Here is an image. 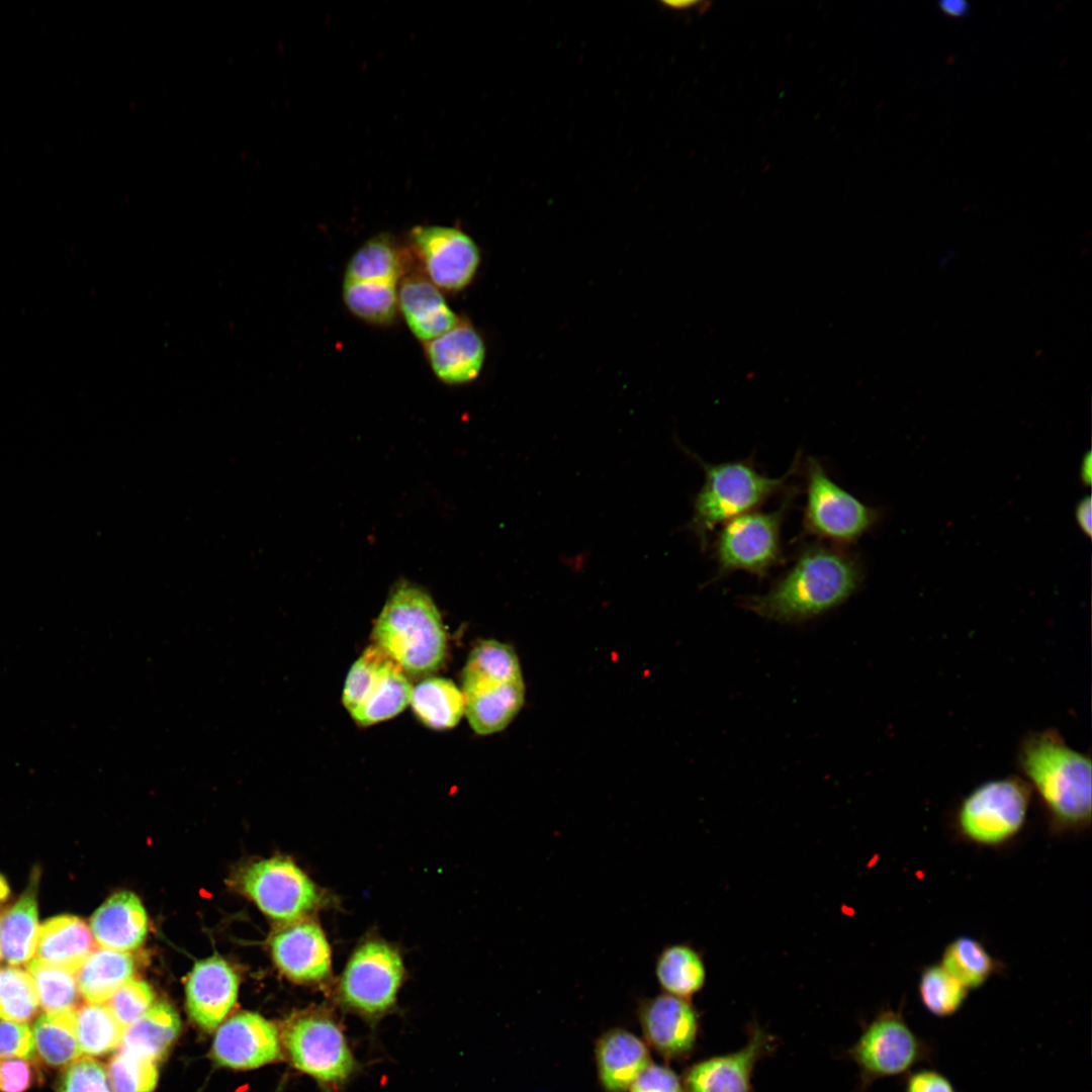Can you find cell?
<instances>
[{"mask_svg": "<svg viewBox=\"0 0 1092 1092\" xmlns=\"http://www.w3.org/2000/svg\"><path fill=\"white\" fill-rule=\"evenodd\" d=\"M628 1092H685L678 1075L664 1065L650 1063L634 1080Z\"/></svg>", "mask_w": 1092, "mask_h": 1092, "instance_id": "41", "label": "cell"}, {"mask_svg": "<svg viewBox=\"0 0 1092 1092\" xmlns=\"http://www.w3.org/2000/svg\"><path fill=\"white\" fill-rule=\"evenodd\" d=\"M464 713L480 735L505 729L525 702V685L514 648L497 640H480L462 671Z\"/></svg>", "mask_w": 1092, "mask_h": 1092, "instance_id": "5", "label": "cell"}, {"mask_svg": "<svg viewBox=\"0 0 1092 1092\" xmlns=\"http://www.w3.org/2000/svg\"><path fill=\"white\" fill-rule=\"evenodd\" d=\"M211 1054L223 1067L237 1070L262 1067L281 1057L279 1030L257 1013H237L218 1026Z\"/></svg>", "mask_w": 1092, "mask_h": 1092, "instance_id": "19", "label": "cell"}, {"mask_svg": "<svg viewBox=\"0 0 1092 1092\" xmlns=\"http://www.w3.org/2000/svg\"><path fill=\"white\" fill-rule=\"evenodd\" d=\"M135 973V961L126 951L94 949L76 972L79 993L92 1003H103Z\"/></svg>", "mask_w": 1092, "mask_h": 1092, "instance_id": "27", "label": "cell"}, {"mask_svg": "<svg viewBox=\"0 0 1092 1092\" xmlns=\"http://www.w3.org/2000/svg\"><path fill=\"white\" fill-rule=\"evenodd\" d=\"M180 1029L176 1010L166 1002H158L124 1028L119 1046L157 1062L176 1040Z\"/></svg>", "mask_w": 1092, "mask_h": 1092, "instance_id": "28", "label": "cell"}, {"mask_svg": "<svg viewBox=\"0 0 1092 1092\" xmlns=\"http://www.w3.org/2000/svg\"><path fill=\"white\" fill-rule=\"evenodd\" d=\"M277 969L299 984H325L331 977L332 952L322 927L302 918L283 923L270 938Z\"/></svg>", "mask_w": 1092, "mask_h": 1092, "instance_id": "17", "label": "cell"}, {"mask_svg": "<svg viewBox=\"0 0 1092 1092\" xmlns=\"http://www.w3.org/2000/svg\"><path fill=\"white\" fill-rule=\"evenodd\" d=\"M1016 765L1053 820L1066 828L1091 821L1092 764L1054 728L1028 732L1019 742Z\"/></svg>", "mask_w": 1092, "mask_h": 1092, "instance_id": "2", "label": "cell"}, {"mask_svg": "<svg viewBox=\"0 0 1092 1092\" xmlns=\"http://www.w3.org/2000/svg\"><path fill=\"white\" fill-rule=\"evenodd\" d=\"M56 1092H113L107 1070L91 1057H81L67 1066L57 1084Z\"/></svg>", "mask_w": 1092, "mask_h": 1092, "instance_id": "39", "label": "cell"}, {"mask_svg": "<svg viewBox=\"0 0 1092 1092\" xmlns=\"http://www.w3.org/2000/svg\"><path fill=\"white\" fill-rule=\"evenodd\" d=\"M1031 788L1022 779L1009 776L976 787L962 802L958 823L962 832L981 844H998L1015 835L1023 826Z\"/></svg>", "mask_w": 1092, "mask_h": 1092, "instance_id": "14", "label": "cell"}, {"mask_svg": "<svg viewBox=\"0 0 1092 1092\" xmlns=\"http://www.w3.org/2000/svg\"><path fill=\"white\" fill-rule=\"evenodd\" d=\"M428 278L446 290H459L474 277L480 261L475 242L459 229L428 225L412 232Z\"/></svg>", "mask_w": 1092, "mask_h": 1092, "instance_id": "16", "label": "cell"}, {"mask_svg": "<svg viewBox=\"0 0 1092 1092\" xmlns=\"http://www.w3.org/2000/svg\"><path fill=\"white\" fill-rule=\"evenodd\" d=\"M30 1059L9 1058L0 1060V1092H24L35 1078Z\"/></svg>", "mask_w": 1092, "mask_h": 1092, "instance_id": "42", "label": "cell"}, {"mask_svg": "<svg viewBox=\"0 0 1092 1092\" xmlns=\"http://www.w3.org/2000/svg\"><path fill=\"white\" fill-rule=\"evenodd\" d=\"M862 579L857 557L822 541L805 545L793 564L762 595L741 600V607L767 620L799 623L847 601Z\"/></svg>", "mask_w": 1092, "mask_h": 1092, "instance_id": "1", "label": "cell"}, {"mask_svg": "<svg viewBox=\"0 0 1092 1092\" xmlns=\"http://www.w3.org/2000/svg\"><path fill=\"white\" fill-rule=\"evenodd\" d=\"M404 967L395 947L368 939L351 954L336 988L338 1002L366 1019H378L395 1005Z\"/></svg>", "mask_w": 1092, "mask_h": 1092, "instance_id": "10", "label": "cell"}, {"mask_svg": "<svg viewBox=\"0 0 1092 1092\" xmlns=\"http://www.w3.org/2000/svg\"><path fill=\"white\" fill-rule=\"evenodd\" d=\"M113 1092H153L159 1078L156 1062L119 1049L107 1067Z\"/></svg>", "mask_w": 1092, "mask_h": 1092, "instance_id": "37", "label": "cell"}, {"mask_svg": "<svg viewBox=\"0 0 1092 1092\" xmlns=\"http://www.w3.org/2000/svg\"><path fill=\"white\" fill-rule=\"evenodd\" d=\"M903 1092H957L947 1076L932 1068L912 1070L904 1076Z\"/></svg>", "mask_w": 1092, "mask_h": 1092, "instance_id": "43", "label": "cell"}, {"mask_svg": "<svg viewBox=\"0 0 1092 1092\" xmlns=\"http://www.w3.org/2000/svg\"><path fill=\"white\" fill-rule=\"evenodd\" d=\"M846 1053L858 1068L859 1092H863L878 1080L932 1063L935 1051L911 1028L901 1010L886 1009L863 1027Z\"/></svg>", "mask_w": 1092, "mask_h": 1092, "instance_id": "7", "label": "cell"}, {"mask_svg": "<svg viewBox=\"0 0 1092 1092\" xmlns=\"http://www.w3.org/2000/svg\"><path fill=\"white\" fill-rule=\"evenodd\" d=\"M775 1037L756 1023L740 1050L711 1057L690 1066L681 1078L685 1092H752V1073L759 1060L774 1051Z\"/></svg>", "mask_w": 1092, "mask_h": 1092, "instance_id": "18", "label": "cell"}, {"mask_svg": "<svg viewBox=\"0 0 1092 1092\" xmlns=\"http://www.w3.org/2000/svg\"><path fill=\"white\" fill-rule=\"evenodd\" d=\"M645 1043L667 1061H682L695 1050L700 1013L689 1000L667 993L642 999L637 1008Z\"/></svg>", "mask_w": 1092, "mask_h": 1092, "instance_id": "15", "label": "cell"}, {"mask_svg": "<svg viewBox=\"0 0 1092 1092\" xmlns=\"http://www.w3.org/2000/svg\"><path fill=\"white\" fill-rule=\"evenodd\" d=\"M967 990L983 986L995 970L992 957L976 939L962 936L947 945L941 965Z\"/></svg>", "mask_w": 1092, "mask_h": 1092, "instance_id": "33", "label": "cell"}, {"mask_svg": "<svg viewBox=\"0 0 1092 1092\" xmlns=\"http://www.w3.org/2000/svg\"><path fill=\"white\" fill-rule=\"evenodd\" d=\"M375 646L413 676L428 675L443 664L447 638L432 599L403 584L385 603L373 628Z\"/></svg>", "mask_w": 1092, "mask_h": 1092, "instance_id": "4", "label": "cell"}, {"mask_svg": "<svg viewBox=\"0 0 1092 1092\" xmlns=\"http://www.w3.org/2000/svg\"><path fill=\"white\" fill-rule=\"evenodd\" d=\"M693 458L702 467L705 479L695 496L688 530L704 551L719 525L755 511L769 497L787 491L790 479L798 473L802 462L801 454L797 453L785 474L769 477L759 472L751 459L711 464L696 454Z\"/></svg>", "mask_w": 1092, "mask_h": 1092, "instance_id": "3", "label": "cell"}, {"mask_svg": "<svg viewBox=\"0 0 1092 1092\" xmlns=\"http://www.w3.org/2000/svg\"><path fill=\"white\" fill-rule=\"evenodd\" d=\"M94 945L91 929L83 919L59 915L39 927L35 951L41 962L76 973Z\"/></svg>", "mask_w": 1092, "mask_h": 1092, "instance_id": "25", "label": "cell"}, {"mask_svg": "<svg viewBox=\"0 0 1092 1092\" xmlns=\"http://www.w3.org/2000/svg\"><path fill=\"white\" fill-rule=\"evenodd\" d=\"M413 688L401 667L377 646H369L351 666L342 702L361 726L388 720L411 702Z\"/></svg>", "mask_w": 1092, "mask_h": 1092, "instance_id": "12", "label": "cell"}, {"mask_svg": "<svg viewBox=\"0 0 1092 1092\" xmlns=\"http://www.w3.org/2000/svg\"><path fill=\"white\" fill-rule=\"evenodd\" d=\"M38 994L28 973L17 967L0 968V1019L26 1022L38 1010Z\"/></svg>", "mask_w": 1092, "mask_h": 1092, "instance_id": "36", "label": "cell"}, {"mask_svg": "<svg viewBox=\"0 0 1092 1092\" xmlns=\"http://www.w3.org/2000/svg\"><path fill=\"white\" fill-rule=\"evenodd\" d=\"M124 1028L107 1005L88 1002L76 1009V1033L82 1054L106 1055L120 1045Z\"/></svg>", "mask_w": 1092, "mask_h": 1092, "instance_id": "32", "label": "cell"}, {"mask_svg": "<svg viewBox=\"0 0 1092 1092\" xmlns=\"http://www.w3.org/2000/svg\"><path fill=\"white\" fill-rule=\"evenodd\" d=\"M37 884L38 874H34L26 890L0 917V950L11 966L28 963L36 950Z\"/></svg>", "mask_w": 1092, "mask_h": 1092, "instance_id": "26", "label": "cell"}, {"mask_svg": "<svg viewBox=\"0 0 1092 1092\" xmlns=\"http://www.w3.org/2000/svg\"><path fill=\"white\" fill-rule=\"evenodd\" d=\"M655 976L664 993L690 999L705 986L707 971L702 954L694 946L673 943L658 953Z\"/></svg>", "mask_w": 1092, "mask_h": 1092, "instance_id": "30", "label": "cell"}, {"mask_svg": "<svg viewBox=\"0 0 1092 1092\" xmlns=\"http://www.w3.org/2000/svg\"><path fill=\"white\" fill-rule=\"evenodd\" d=\"M802 469L806 488L802 537L847 547L877 523L879 513L832 480L819 459L807 457Z\"/></svg>", "mask_w": 1092, "mask_h": 1092, "instance_id": "8", "label": "cell"}, {"mask_svg": "<svg viewBox=\"0 0 1092 1092\" xmlns=\"http://www.w3.org/2000/svg\"><path fill=\"white\" fill-rule=\"evenodd\" d=\"M76 1009L46 1012L33 1023L34 1054L51 1068H66L82 1056L76 1033Z\"/></svg>", "mask_w": 1092, "mask_h": 1092, "instance_id": "29", "label": "cell"}, {"mask_svg": "<svg viewBox=\"0 0 1092 1092\" xmlns=\"http://www.w3.org/2000/svg\"><path fill=\"white\" fill-rule=\"evenodd\" d=\"M1080 476L1085 484H1090L1092 477V458L1090 452H1088L1083 458L1080 468Z\"/></svg>", "mask_w": 1092, "mask_h": 1092, "instance_id": "46", "label": "cell"}, {"mask_svg": "<svg viewBox=\"0 0 1092 1092\" xmlns=\"http://www.w3.org/2000/svg\"><path fill=\"white\" fill-rule=\"evenodd\" d=\"M154 992L147 982L131 979L112 994L107 1000V1007L125 1028L154 1005Z\"/></svg>", "mask_w": 1092, "mask_h": 1092, "instance_id": "38", "label": "cell"}, {"mask_svg": "<svg viewBox=\"0 0 1092 1092\" xmlns=\"http://www.w3.org/2000/svg\"><path fill=\"white\" fill-rule=\"evenodd\" d=\"M283 1043L292 1065L326 1088L340 1087L356 1072L357 1062L343 1028L325 1009L291 1018Z\"/></svg>", "mask_w": 1092, "mask_h": 1092, "instance_id": "9", "label": "cell"}, {"mask_svg": "<svg viewBox=\"0 0 1092 1092\" xmlns=\"http://www.w3.org/2000/svg\"><path fill=\"white\" fill-rule=\"evenodd\" d=\"M38 994L39 1004L46 1012H58L76 1008L79 989L76 973L59 968L38 959L27 963Z\"/></svg>", "mask_w": 1092, "mask_h": 1092, "instance_id": "34", "label": "cell"}, {"mask_svg": "<svg viewBox=\"0 0 1092 1092\" xmlns=\"http://www.w3.org/2000/svg\"><path fill=\"white\" fill-rule=\"evenodd\" d=\"M662 5L673 10H685L697 8L698 5H702L705 2L701 1H664Z\"/></svg>", "mask_w": 1092, "mask_h": 1092, "instance_id": "47", "label": "cell"}, {"mask_svg": "<svg viewBox=\"0 0 1092 1092\" xmlns=\"http://www.w3.org/2000/svg\"><path fill=\"white\" fill-rule=\"evenodd\" d=\"M90 929L101 947L128 952L144 943L148 916L136 895L120 891L110 896L94 912Z\"/></svg>", "mask_w": 1092, "mask_h": 1092, "instance_id": "23", "label": "cell"}, {"mask_svg": "<svg viewBox=\"0 0 1092 1092\" xmlns=\"http://www.w3.org/2000/svg\"><path fill=\"white\" fill-rule=\"evenodd\" d=\"M425 346L434 373L446 383L471 381L482 368L485 347L468 323L459 320L455 327L426 342Z\"/></svg>", "mask_w": 1092, "mask_h": 1092, "instance_id": "22", "label": "cell"}, {"mask_svg": "<svg viewBox=\"0 0 1092 1092\" xmlns=\"http://www.w3.org/2000/svg\"><path fill=\"white\" fill-rule=\"evenodd\" d=\"M410 704L420 721L436 730L453 728L464 714L462 691L442 677L420 681L413 688Z\"/></svg>", "mask_w": 1092, "mask_h": 1092, "instance_id": "31", "label": "cell"}, {"mask_svg": "<svg viewBox=\"0 0 1092 1092\" xmlns=\"http://www.w3.org/2000/svg\"><path fill=\"white\" fill-rule=\"evenodd\" d=\"M598 1078L605 1092H628L639 1074L652 1062L648 1045L631 1031L615 1027L596 1041Z\"/></svg>", "mask_w": 1092, "mask_h": 1092, "instance_id": "21", "label": "cell"}, {"mask_svg": "<svg viewBox=\"0 0 1092 1092\" xmlns=\"http://www.w3.org/2000/svg\"><path fill=\"white\" fill-rule=\"evenodd\" d=\"M399 254L387 237L377 236L351 257L343 282V297L357 316L373 324L390 323L398 305Z\"/></svg>", "mask_w": 1092, "mask_h": 1092, "instance_id": "11", "label": "cell"}, {"mask_svg": "<svg viewBox=\"0 0 1092 1092\" xmlns=\"http://www.w3.org/2000/svg\"><path fill=\"white\" fill-rule=\"evenodd\" d=\"M1091 498L1087 496L1083 498L1076 508V521L1081 530L1087 535L1091 536L1092 524H1091Z\"/></svg>", "mask_w": 1092, "mask_h": 1092, "instance_id": "44", "label": "cell"}, {"mask_svg": "<svg viewBox=\"0 0 1092 1092\" xmlns=\"http://www.w3.org/2000/svg\"><path fill=\"white\" fill-rule=\"evenodd\" d=\"M0 954H1V950H0Z\"/></svg>", "mask_w": 1092, "mask_h": 1092, "instance_id": "49", "label": "cell"}, {"mask_svg": "<svg viewBox=\"0 0 1092 1092\" xmlns=\"http://www.w3.org/2000/svg\"><path fill=\"white\" fill-rule=\"evenodd\" d=\"M796 493L791 487L775 511H752L721 525L712 546L717 564L712 581L740 570L762 579L784 563L781 530Z\"/></svg>", "mask_w": 1092, "mask_h": 1092, "instance_id": "6", "label": "cell"}, {"mask_svg": "<svg viewBox=\"0 0 1092 1092\" xmlns=\"http://www.w3.org/2000/svg\"><path fill=\"white\" fill-rule=\"evenodd\" d=\"M34 1055L32 1029L25 1022L0 1021V1060L31 1059Z\"/></svg>", "mask_w": 1092, "mask_h": 1092, "instance_id": "40", "label": "cell"}, {"mask_svg": "<svg viewBox=\"0 0 1092 1092\" xmlns=\"http://www.w3.org/2000/svg\"><path fill=\"white\" fill-rule=\"evenodd\" d=\"M919 998L924 1008L933 1016L945 1018L961 1010L968 997V990L942 966L933 965L923 970L918 984Z\"/></svg>", "mask_w": 1092, "mask_h": 1092, "instance_id": "35", "label": "cell"}, {"mask_svg": "<svg viewBox=\"0 0 1092 1092\" xmlns=\"http://www.w3.org/2000/svg\"><path fill=\"white\" fill-rule=\"evenodd\" d=\"M398 306L413 334L425 343L459 322L438 287L422 275L412 274L402 279L398 286Z\"/></svg>", "mask_w": 1092, "mask_h": 1092, "instance_id": "24", "label": "cell"}, {"mask_svg": "<svg viewBox=\"0 0 1092 1092\" xmlns=\"http://www.w3.org/2000/svg\"><path fill=\"white\" fill-rule=\"evenodd\" d=\"M236 883L263 913L283 923L306 918L325 902L323 891L286 857L254 861L241 869Z\"/></svg>", "mask_w": 1092, "mask_h": 1092, "instance_id": "13", "label": "cell"}, {"mask_svg": "<svg viewBox=\"0 0 1092 1092\" xmlns=\"http://www.w3.org/2000/svg\"><path fill=\"white\" fill-rule=\"evenodd\" d=\"M239 978L221 958L197 962L186 983V1006L191 1019L203 1030L218 1027L237 1002Z\"/></svg>", "mask_w": 1092, "mask_h": 1092, "instance_id": "20", "label": "cell"}, {"mask_svg": "<svg viewBox=\"0 0 1092 1092\" xmlns=\"http://www.w3.org/2000/svg\"><path fill=\"white\" fill-rule=\"evenodd\" d=\"M10 894L8 883L3 875L0 874V904L4 903Z\"/></svg>", "mask_w": 1092, "mask_h": 1092, "instance_id": "48", "label": "cell"}, {"mask_svg": "<svg viewBox=\"0 0 1092 1092\" xmlns=\"http://www.w3.org/2000/svg\"><path fill=\"white\" fill-rule=\"evenodd\" d=\"M940 9L951 16H963L969 11V6L966 2L960 0H945L940 3Z\"/></svg>", "mask_w": 1092, "mask_h": 1092, "instance_id": "45", "label": "cell"}]
</instances>
